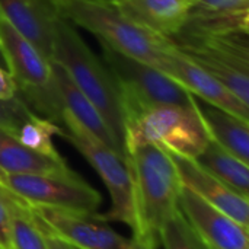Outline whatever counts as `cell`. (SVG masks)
<instances>
[{
    "label": "cell",
    "mask_w": 249,
    "mask_h": 249,
    "mask_svg": "<svg viewBox=\"0 0 249 249\" xmlns=\"http://www.w3.org/2000/svg\"><path fill=\"white\" fill-rule=\"evenodd\" d=\"M125 156L134 181L133 242L142 249H158L160 229L178 212L182 184L169 153L160 146L140 144Z\"/></svg>",
    "instance_id": "cell-1"
},
{
    "label": "cell",
    "mask_w": 249,
    "mask_h": 249,
    "mask_svg": "<svg viewBox=\"0 0 249 249\" xmlns=\"http://www.w3.org/2000/svg\"><path fill=\"white\" fill-rule=\"evenodd\" d=\"M51 60L67 71L76 86L102 115L114 139L125 152L124 112L117 82L102 58H98L74 26L61 16L57 22Z\"/></svg>",
    "instance_id": "cell-2"
},
{
    "label": "cell",
    "mask_w": 249,
    "mask_h": 249,
    "mask_svg": "<svg viewBox=\"0 0 249 249\" xmlns=\"http://www.w3.org/2000/svg\"><path fill=\"white\" fill-rule=\"evenodd\" d=\"M58 15L96 35L118 53L162 71L171 39L124 16L109 0H51Z\"/></svg>",
    "instance_id": "cell-3"
},
{
    "label": "cell",
    "mask_w": 249,
    "mask_h": 249,
    "mask_svg": "<svg viewBox=\"0 0 249 249\" xmlns=\"http://www.w3.org/2000/svg\"><path fill=\"white\" fill-rule=\"evenodd\" d=\"M0 54L13 77L18 96L39 117L60 123L63 102L51 61L0 13Z\"/></svg>",
    "instance_id": "cell-4"
},
{
    "label": "cell",
    "mask_w": 249,
    "mask_h": 249,
    "mask_svg": "<svg viewBox=\"0 0 249 249\" xmlns=\"http://www.w3.org/2000/svg\"><path fill=\"white\" fill-rule=\"evenodd\" d=\"M125 152L140 144H156L162 149L196 159L210 142L209 131L198 111L197 98L193 105H159L125 121Z\"/></svg>",
    "instance_id": "cell-5"
},
{
    "label": "cell",
    "mask_w": 249,
    "mask_h": 249,
    "mask_svg": "<svg viewBox=\"0 0 249 249\" xmlns=\"http://www.w3.org/2000/svg\"><path fill=\"white\" fill-rule=\"evenodd\" d=\"M60 136L71 143L85 159L93 166L102 178L105 187L111 194L112 207L105 214L95 213L93 216L101 222H121L133 232L136 229L134 210V181L127 156L108 147L96 137H93L71 114L64 108L61 111Z\"/></svg>",
    "instance_id": "cell-6"
},
{
    "label": "cell",
    "mask_w": 249,
    "mask_h": 249,
    "mask_svg": "<svg viewBox=\"0 0 249 249\" xmlns=\"http://www.w3.org/2000/svg\"><path fill=\"white\" fill-rule=\"evenodd\" d=\"M101 47L102 61L112 73L120 90L124 127L125 121L149 108L159 105L188 107L196 102V96L168 74L115 51L105 42H101Z\"/></svg>",
    "instance_id": "cell-7"
},
{
    "label": "cell",
    "mask_w": 249,
    "mask_h": 249,
    "mask_svg": "<svg viewBox=\"0 0 249 249\" xmlns=\"http://www.w3.org/2000/svg\"><path fill=\"white\" fill-rule=\"evenodd\" d=\"M175 48L249 105L248 34L174 35Z\"/></svg>",
    "instance_id": "cell-8"
},
{
    "label": "cell",
    "mask_w": 249,
    "mask_h": 249,
    "mask_svg": "<svg viewBox=\"0 0 249 249\" xmlns=\"http://www.w3.org/2000/svg\"><path fill=\"white\" fill-rule=\"evenodd\" d=\"M0 184L29 206L95 214L101 194L76 172L64 175H20L0 171Z\"/></svg>",
    "instance_id": "cell-9"
},
{
    "label": "cell",
    "mask_w": 249,
    "mask_h": 249,
    "mask_svg": "<svg viewBox=\"0 0 249 249\" xmlns=\"http://www.w3.org/2000/svg\"><path fill=\"white\" fill-rule=\"evenodd\" d=\"M32 214L55 236L77 249H133V239L117 233L93 214L29 206Z\"/></svg>",
    "instance_id": "cell-10"
},
{
    "label": "cell",
    "mask_w": 249,
    "mask_h": 249,
    "mask_svg": "<svg viewBox=\"0 0 249 249\" xmlns=\"http://www.w3.org/2000/svg\"><path fill=\"white\" fill-rule=\"evenodd\" d=\"M178 209L207 249H249L248 228L181 187Z\"/></svg>",
    "instance_id": "cell-11"
},
{
    "label": "cell",
    "mask_w": 249,
    "mask_h": 249,
    "mask_svg": "<svg viewBox=\"0 0 249 249\" xmlns=\"http://www.w3.org/2000/svg\"><path fill=\"white\" fill-rule=\"evenodd\" d=\"M162 73L168 74L196 98L249 121V105L235 96L220 80L181 54L174 44L166 51Z\"/></svg>",
    "instance_id": "cell-12"
},
{
    "label": "cell",
    "mask_w": 249,
    "mask_h": 249,
    "mask_svg": "<svg viewBox=\"0 0 249 249\" xmlns=\"http://www.w3.org/2000/svg\"><path fill=\"white\" fill-rule=\"evenodd\" d=\"M168 152V150H166ZM184 187L196 193L198 197L206 200L213 207L219 209L222 213L249 228V200L229 188L226 184L219 181L203 166L198 165L196 159L184 158L168 152Z\"/></svg>",
    "instance_id": "cell-13"
},
{
    "label": "cell",
    "mask_w": 249,
    "mask_h": 249,
    "mask_svg": "<svg viewBox=\"0 0 249 249\" xmlns=\"http://www.w3.org/2000/svg\"><path fill=\"white\" fill-rule=\"evenodd\" d=\"M0 13L51 61L60 19L51 0H0Z\"/></svg>",
    "instance_id": "cell-14"
},
{
    "label": "cell",
    "mask_w": 249,
    "mask_h": 249,
    "mask_svg": "<svg viewBox=\"0 0 249 249\" xmlns=\"http://www.w3.org/2000/svg\"><path fill=\"white\" fill-rule=\"evenodd\" d=\"M134 23L171 38L184 25L188 0H109Z\"/></svg>",
    "instance_id": "cell-15"
},
{
    "label": "cell",
    "mask_w": 249,
    "mask_h": 249,
    "mask_svg": "<svg viewBox=\"0 0 249 249\" xmlns=\"http://www.w3.org/2000/svg\"><path fill=\"white\" fill-rule=\"evenodd\" d=\"M51 67H53L55 85H57L64 109L69 114H71L99 142H102L108 147L125 155V152L120 147V144L114 139L111 130L105 124L102 115L92 105V102L82 93V90L76 86V83L71 80V77L67 74V71L58 63H55L53 60H51Z\"/></svg>",
    "instance_id": "cell-16"
},
{
    "label": "cell",
    "mask_w": 249,
    "mask_h": 249,
    "mask_svg": "<svg viewBox=\"0 0 249 249\" xmlns=\"http://www.w3.org/2000/svg\"><path fill=\"white\" fill-rule=\"evenodd\" d=\"M0 171L20 175H64L73 172L64 159H53L22 144L0 128Z\"/></svg>",
    "instance_id": "cell-17"
},
{
    "label": "cell",
    "mask_w": 249,
    "mask_h": 249,
    "mask_svg": "<svg viewBox=\"0 0 249 249\" xmlns=\"http://www.w3.org/2000/svg\"><path fill=\"white\" fill-rule=\"evenodd\" d=\"M198 104L209 136L235 158L249 163V121L210 104Z\"/></svg>",
    "instance_id": "cell-18"
},
{
    "label": "cell",
    "mask_w": 249,
    "mask_h": 249,
    "mask_svg": "<svg viewBox=\"0 0 249 249\" xmlns=\"http://www.w3.org/2000/svg\"><path fill=\"white\" fill-rule=\"evenodd\" d=\"M200 166L226 184L238 194L248 197L249 193V168L232 153L225 150L220 144L210 139L204 150L196 158Z\"/></svg>",
    "instance_id": "cell-19"
},
{
    "label": "cell",
    "mask_w": 249,
    "mask_h": 249,
    "mask_svg": "<svg viewBox=\"0 0 249 249\" xmlns=\"http://www.w3.org/2000/svg\"><path fill=\"white\" fill-rule=\"evenodd\" d=\"M6 193L10 212V232L13 249H48L45 236L36 225L28 204L7 188Z\"/></svg>",
    "instance_id": "cell-20"
},
{
    "label": "cell",
    "mask_w": 249,
    "mask_h": 249,
    "mask_svg": "<svg viewBox=\"0 0 249 249\" xmlns=\"http://www.w3.org/2000/svg\"><path fill=\"white\" fill-rule=\"evenodd\" d=\"M61 127L36 114H31L22 124L16 137L18 140L34 152L53 159H63L53 143V136H60Z\"/></svg>",
    "instance_id": "cell-21"
},
{
    "label": "cell",
    "mask_w": 249,
    "mask_h": 249,
    "mask_svg": "<svg viewBox=\"0 0 249 249\" xmlns=\"http://www.w3.org/2000/svg\"><path fill=\"white\" fill-rule=\"evenodd\" d=\"M160 245L165 249H207L179 209L160 229Z\"/></svg>",
    "instance_id": "cell-22"
},
{
    "label": "cell",
    "mask_w": 249,
    "mask_h": 249,
    "mask_svg": "<svg viewBox=\"0 0 249 249\" xmlns=\"http://www.w3.org/2000/svg\"><path fill=\"white\" fill-rule=\"evenodd\" d=\"M249 12V0H188L187 16H213Z\"/></svg>",
    "instance_id": "cell-23"
},
{
    "label": "cell",
    "mask_w": 249,
    "mask_h": 249,
    "mask_svg": "<svg viewBox=\"0 0 249 249\" xmlns=\"http://www.w3.org/2000/svg\"><path fill=\"white\" fill-rule=\"evenodd\" d=\"M31 114L32 111L19 96L12 99H0V128L13 136L18 134L19 128Z\"/></svg>",
    "instance_id": "cell-24"
},
{
    "label": "cell",
    "mask_w": 249,
    "mask_h": 249,
    "mask_svg": "<svg viewBox=\"0 0 249 249\" xmlns=\"http://www.w3.org/2000/svg\"><path fill=\"white\" fill-rule=\"evenodd\" d=\"M0 248L13 249L10 232V212L6 188L0 184Z\"/></svg>",
    "instance_id": "cell-25"
},
{
    "label": "cell",
    "mask_w": 249,
    "mask_h": 249,
    "mask_svg": "<svg viewBox=\"0 0 249 249\" xmlns=\"http://www.w3.org/2000/svg\"><path fill=\"white\" fill-rule=\"evenodd\" d=\"M18 96V88L9 71L0 67V99H12Z\"/></svg>",
    "instance_id": "cell-26"
},
{
    "label": "cell",
    "mask_w": 249,
    "mask_h": 249,
    "mask_svg": "<svg viewBox=\"0 0 249 249\" xmlns=\"http://www.w3.org/2000/svg\"><path fill=\"white\" fill-rule=\"evenodd\" d=\"M32 213V212H31ZM34 216V214H32ZM34 219H35V222H36V225L39 226V229L42 231V233H44V236H45V241H47V245H48V249H77L74 248L73 245H70L69 242H66V241H63L61 238H58V236H55L53 232H50L35 216H34Z\"/></svg>",
    "instance_id": "cell-27"
},
{
    "label": "cell",
    "mask_w": 249,
    "mask_h": 249,
    "mask_svg": "<svg viewBox=\"0 0 249 249\" xmlns=\"http://www.w3.org/2000/svg\"><path fill=\"white\" fill-rule=\"evenodd\" d=\"M133 249H142V248H140V247H137V245L134 244V248H133Z\"/></svg>",
    "instance_id": "cell-28"
},
{
    "label": "cell",
    "mask_w": 249,
    "mask_h": 249,
    "mask_svg": "<svg viewBox=\"0 0 249 249\" xmlns=\"http://www.w3.org/2000/svg\"><path fill=\"white\" fill-rule=\"evenodd\" d=\"M0 249H3V248H0Z\"/></svg>",
    "instance_id": "cell-29"
}]
</instances>
